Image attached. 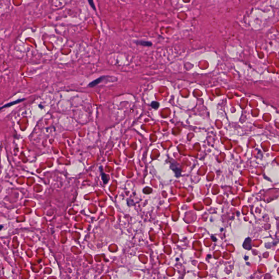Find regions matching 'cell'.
Segmentation results:
<instances>
[{
    "label": "cell",
    "mask_w": 279,
    "mask_h": 279,
    "mask_svg": "<svg viewBox=\"0 0 279 279\" xmlns=\"http://www.w3.org/2000/svg\"><path fill=\"white\" fill-rule=\"evenodd\" d=\"M135 44L138 45H141L143 46H151L152 45V43L149 41H145V40H137L135 41Z\"/></svg>",
    "instance_id": "1"
},
{
    "label": "cell",
    "mask_w": 279,
    "mask_h": 279,
    "mask_svg": "<svg viewBox=\"0 0 279 279\" xmlns=\"http://www.w3.org/2000/svg\"><path fill=\"white\" fill-rule=\"evenodd\" d=\"M103 79H104V77L99 78L94 80V81H93L91 83H90L89 85H88V86L90 87H95L98 84H100L103 81Z\"/></svg>",
    "instance_id": "2"
},
{
    "label": "cell",
    "mask_w": 279,
    "mask_h": 279,
    "mask_svg": "<svg viewBox=\"0 0 279 279\" xmlns=\"http://www.w3.org/2000/svg\"><path fill=\"white\" fill-rule=\"evenodd\" d=\"M24 100V99H19V100H16L15 102H11V103H9L8 104H6L5 105H4V106H3L2 108H0V110H1L3 108H7V107H9L10 106H11V105H13L14 104H16L17 103H19V102H21V101H23Z\"/></svg>",
    "instance_id": "3"
},
{
    "label": "cell",
    "mask_w": 279,
    "mask_h": 279,
    "mask_svg": "<svg viewBox=\"0 0 279 279\" xmlns=\"http://www.w3.org/2000/svg\"><path fill=\"white\" fill-rule=\"evenodd\" d=\"M151 106L153 109H157L159 106V103L157 102H153L151 104Z\"/></svg>",
    "instance_id": "4"
},
{
    "label": "cell",
    "mask_w": 279,
    "mask_h": 279,
    "mask_svg": "<svg viewBox=\"0 0 279 279\" xmlns=\"http://www.w3.org/2000/svg\"><path fill=\"white\" fill-rule=\"evenodd\" d=\"M88 2L89 4L90 5L91 7L92 8V9L93 10H96V6H95L93 0H88Z\"/></svg>",
    "instance_id": "5"
}]
</instances>
